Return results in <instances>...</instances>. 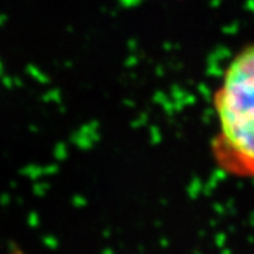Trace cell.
I'll return each mask as SVG.
<instances>
[{
  "label": "cell",
  "instance_id": "1",
  "mask_svg": "<svg viewBox=\"0 0 254 254\" xmlns=\"http://www.w3.org/2000/svg\"><path fill=\"white\" fill-rule=\"evenodd\" d=\"M218 134L212 151L219 165L239 177H254V43L229 61L213 93Z\"/></svg>",
  "mask_w": 254,
  "mask_h": 254
}]
</instances>
